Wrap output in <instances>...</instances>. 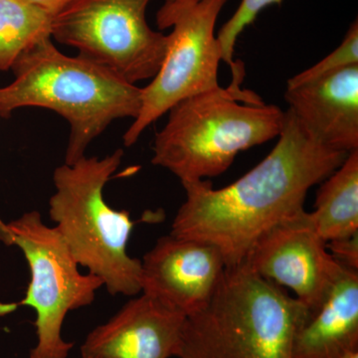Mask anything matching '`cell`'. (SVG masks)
Segmentation results:
<instances>
[{
	"instance_id": "obj_1",
	"label": "cell",
	"mask_w": 358,
	"mask_h": 358,
	"mask_svg": "<svg viewBox=\"0 0 358 358\" xmlns=\"http://www.w3.org/2000/svg\"><path fill=\"white\" fill-rule=\"evenodd\" d=\"M278 138L260 164L226 187L214 189L207 180L182 183L186 199L171 235L210 244L226 267L240 265L263 235L303 210L308 190L348 155L317 140L289 109Z\"/></svg>"
},
{
	"instance_id": "obj_2",
	"label": "cell",
	"mask_w": 358,
	"mask_h": 358,
	"mask_svg": "<svg viewBox=\"0 0 358 358\" xmlns=\"http://www.w3.org/2000/svg\"><path fill=\"white\" fill-rule=\"evenodd\" d=\"M11 69L13 83L0 88V119L25 107L62 115L71 129L66 164L85 157L90 143L110 122L140 114L143 89L89 59L65 55L51 37L30 47Z\"/></svg>"
},
{
	"instance_id": "obj_3",
	"label": "cell",
	"mask_w": 358,
	"mask_h": 358,
	"mask_svg": "<svg viewBox=\"0 0 358 358\" xmlns=\"http://www.w3.org/2000/svg\"><path fill=\"white\" fill-rule=\"evenodd\" d=\"M308 315L296 296L244 263L226 267L209 303L186 317L176 357L292 358Z\"/></svg>"
},
{
	"instance_id": "obj_4",
	"label": "cell",
	"mask_w": 358,
	"mask_h": 358,
	"mask_svg": "<svg viewBox=\"0 0 358 358\" xmlns=\"http://www.w3.org/2000/svg\"><path fill=\"white\" fill-rule=\"evenodd\" d=\"M169 112L152 162L181 183L225 173L239 152L279 136L285 120L277 106L232 86L189 96Z\"/></svg>"
},
{
	"instance_id": "obj_5",
	"label": "cell",
	"mask_w": 358,
	"mask_h": 358,
	"mask_svg": "<svg viewBox=\"0 0 358 358\" xmlns=\"http://www.w3.org/2000/svg\"><path fill=\"white\" fill-rule=\"evenodd\" d=\"M122 157L117 150L103 159L83 157L57 167L49 215L78 265L100 278L113 296H136L141 293V261L127 252L136 222L128 211L112 208L103 195Z\"/></svg>"
},
{
	"instance_id": "obj_6",
	"label": "cell",
	"mask_w": 358,
	"mask_h": 358,
	"mask_svg": "<svg viewBox=\"0 0 358 358\" xmlns=\"http://www.w3.org/2000/svg\"><path fill=\"white\" fill-rule=\"evenodd\" d=\"M228 0H166L157 13L160 29L173 27L159 72L141 91L140 114L124 134L131 147L150 124L174 105L206 92L221 88L218 68L221 49L215 36L219 13Z\"/></svg>"
},
{
	"instance_id": "obj_7",
	"label": "cell",
	"mask_w": 358,
	"mask_h": 358,
	"mask_svg": "<svg viewBox=\"0 0 358 358\" xmlns=\"http://www.w3.org/2000/svg\"><path fill=\"white\" fill-rule=\"evenodd\" d=\"M152 0H71L53 16L51 37L131 84L152 79L167 36L147 21Z\"/></svg>"
},
{
	"instance_id": "obj_8",
	"label": "cell",
	"mask_w": 358,
	"mask_h": 358,
	"mask_svg": "<svg viewBox=\"0 0 358 358\" xmlns=\"http://www.w3.org/2000/svg\"><path fill=\"white\" fill-rule=\"evenodd\" d=\"M7 226L31 274L25 298L20 303L36 310L37 343L30 358H67L74 343L62 338L66 315L91 305L96 292L103 286L102 280L80 272L60 233L47 226L38 211L27 212Z\"/></svg>"
},
{
	"instance_id": "obj_9",
	"label": "cell",
	"mask_w": 358,
	"mask_h": 358,
	"mask_svg": "<svg viewBox=\"0 0 358 358\" xmlns=\"http://www.w3.org/2000/svg\"><path fill=\"white\" fill-rule=\"evenodd\" d=\"M243 263L268 281L291 289L308 312L319 307L345 267L331 255L305 209L263 235Z\"/></svg>"
},
{
	"instance_id": "obj_10",
	"label": "cell",
	"mask_w": 358,
	"mask_h": 358,
	"mask_svg": "<svg viewBox=\"0 0 358 358\" xmlns=\"http://www.w3.org/2000/svg\"><path fill=\"white\" fill-rule=\"evenodd\" d=\"M225 268L215 247L169 234L143 256L141 293L188 317L209 303Z\"/></svg>"
},
{
	"instance_id": "obj_11",
	"label": "cell",
	"mask_w": 358,
	"mask_h": 358,
	"mask_svg": "<svg viewBox=\"0 0 358 358\" xmlns=\"http://www.w3.org/2000/svg\"><path fill=\"white\" fill-rule=\"evenodd\" d=\"M186 315L143 294L94 329L82 358H169L180 346Z\"/></svg>"
},
{
	"instance_id": "obj_12",
	"label": "cell",
	"mask_w": 358,
	"mask_h": 358,
	"mask_svg": "<svg viewBox=\"0 0 358 358\" xmlns=\"http://www.w3.org/2000/svg\"><path fill=\"white\" fill-rule=\"evenodd\" d=\"M289 109L327 147L358 150V64L287 88Z\"/></svg>"
},
{
	"instance_id": "obj_13",
	"label": "cell",
	"mask_w": 358,
	"mask_h": 358,
	"mask_svg": "<svg viewBox=\"0 0 358 358\" xmlns=\"http://www.w3.org/2000/svg\"><path fill=\"white\" fill-rule=\"evenodd\" d=\"M358 350V271L343 268L294 336L292 358H341Z\"/></svg>"
},
{
	"instance_id": "obj_14",
	"label": "cell",
	"mask_w": 358,
	"mask_h": 358,
	"mask_svg": "<svg viewBox=\"0 0 358 358\" xmlns=\"http://www.w3.org/2000/svg\"><path fill=\"white\" fill-rule=\"evenodd\" d=\"M315 208L310 217L327 243L358 234V150L322 181Z\"/></svg>"
},
{
	"instance_id": "obj_15",
	"label": "cell",
	"mask_w": 358,
	"mask_h": 358,
	"mask_svg": "<svg viewBox=\"0 0 358 358\" xmlns=\"http://www.w3.org/2000/svg\"><path fill=\"white\" fill-rule=\"evenodd\" d=\"M52 20L24 0H0V71L11 69L30 47L51 37Z\"/></svg>"
},
{
	"instance_id": "obj_16",
	"label": "cell",
	"mask_w": 358,
	"mask_h": 358,
	"mask_svg": "<svg viewBox=\"0 0 358 358\" xmlns=\"http://www.w3.org/2000/svg\"><path fill=\"white\" fill-rule=\"evenodd\" d=\"M282 0H242L237 10L218 33L217 41L221 49V58L230 66L233 73L232 85L240 86L243 81V69L234 62V50L238 37L245 28L255 21L259 13L266 7L281 4Z\"/></svg>"
},
{
	"instance_id": "obj_17",
	"label": "cell",
	"mask_w": 358,
	"mask_h": 358,
	"mask_svg": "<svg viewBox=\"0 0 358 358\" xmlns=\"http://www.w3.org/2000/svg\"><path fill=\"white\" fill-rule=\"evenodd\" d=\"M358 64V23L355 20L346 33L343 43L329 56L322 59L313 67L303 71L300 74L291 78L288 88L315 81L320 78L336 72V71Z\"/></svg>"
},
{
	"instance_id": "obj_18",
	"label": "cell",
	"mask_w": 358,
	"mask_h": 358,
	"mask_svg": "<svg viewBox=\"0 0 358 358\" xmlns=\"http://www.w3.org/2000/svg\"><path fill=\"white\" fill-rule=\"evenodd\" d=\"M327 249L338 262L345 267L358 271V234L345 239L327 242Z\"/></svg>"
},
{
	"instance_id": "obj_19",
	"label": "cell",
	"mask_w": 358,
	"mask_h": 358,
	"mask_svg": "<svg viewBox=\"0 0 358 358\" xmlns=\"http://www.w3.org/2000/svg\"><path fill=\"white\" fill-rule=\"evenodd\" d=\"M32 6L43 9L51 15H55L71 1V0H24Z\"/></svg>"
},
{
	"instance_id": "obj_20",
	"label": "cell",
	"mask_w": 358,
	"mask_h": 358,
	"mask_svg": "<svg viewBox=\"0 0 358 358\" xmlns=\"http://www.w3.org/2000/svg\"><path fill=\"white\" fill-rule=\"evenodd\" d=\"M0 242L6 244V246H13V237L9 230L7 223H4L0 218Z\"/></svg>"
},
{
	"instance_id": "obj_21",
	"label": "cell",
	"mask_w": 358,
	"mask_h": 358,
	"mask_svg": "<svg viewBox=\"0 0 358 358\" xmlns=\"http://www.w3.org/2000/svg\"><path fill=\"white\" fill-rule=\"evenodd\" d=\"M341 358H358V350H353L352 352L346 353L345 355Z\"/></svg>"
},
{
	"instance_id": "obj_22",
	"label": "cell",
	"mask_w": 358,
	"mask_h": 358,
	"mask_svg": "<svg viewBox=\"0 0 358 358\" xmlns=\"http://www.w3.org/2000/svg\"><path fill=\"white\" fill-rule=\"evenodd\" d=\"M186 1H194V2H199L200 0H186Z\"/></svg>"
},
{
	"instance_id": "obj_23",
	"label": "cell",
	"mask_w": 358,
	"mask_h": 358,
	"mask_svg": "<svg viewBox=\"0 0 358 358\" xmlns=\"http://www.w3.org/2000/svg\"><path fill=\"white\" fill-rule=\"evenodd\" d=\"M187 358H203V357H187Z\"/></svg>"
}]
</instances>
